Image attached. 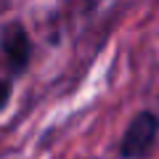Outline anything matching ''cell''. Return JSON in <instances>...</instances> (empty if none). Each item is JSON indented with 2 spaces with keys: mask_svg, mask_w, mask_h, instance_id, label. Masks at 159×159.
Listing matches in <instances>:
<instances>
[{
  "mask_svg": "<svg viewBox=\"0 0 159 159\" xmlns=\"http://www.w3.org/2000/svg\"><path fill=\"white\" fill-rule=\"evenodd\" d=\"M0 51L6 56V64L11 74H21L27 69L29 58H32V40H29L27 29L21 21H11L0 32Z\"/></svg>",
  "mask_w": 159,
  "mask_h": 159,
  "instance_id": "cell-2",
  "label": "cell"
},
{
  "mask_svg": "<svg viewBox=\"0 0 159 159\" xmlns=\"http://www.w3.org/2000/svg\"><path fill=\"white\" fill-rule=\"evenodd\" d=\"M8 101H11V82L0 77V111L8 106Z\"/></svg>",
  "mask_w": 159,
  "mask_h": 159,
  "instance_id": "cell-3",
  "label": "cell"
},
{
  "mask_svg": "<svg viewBox=\"0 0 159 159\" xmlns=\"http://www.w3.org/2000/svg\"><path fill=\"white\" fill-rule=\"evenodd\" d=\"M159 133V119L151 111H138L130 119L122 143H119V157L122 159H146L151 154L154 143H157Z\"/></svg>",
  "mask_w": 159,
  "mask_h": 159,
  "instance_id": "cell-1",
  "label": "cell"
}]
</instances>
